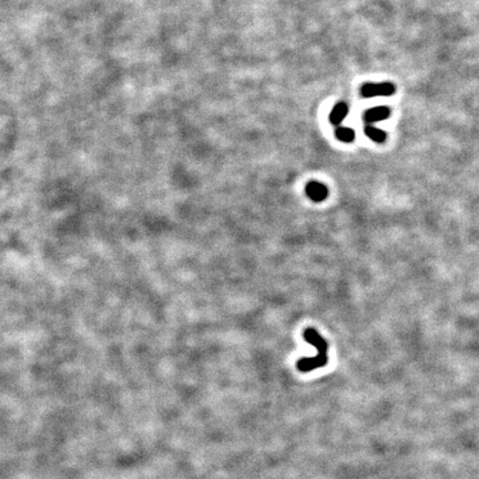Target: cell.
I'll return each instance as SVG.
<instances>
[{"instance_id": "6da1fadb", "label": "cell", "mask_w": 479, "mask_h": 479, "mask_svg": "<svg viewBox=\"0 0 479 479\" xmlns=\"http://www.w3.org/2000/svg\"><path fill=\"white\" fill-rule=\"evenodd\" d=\"M304 338L307 343L315 346L317 356L312 358H302L297 362V368L301 372H310L315 368L325 366L327 363V349L328 345L321 335L314 328H307L304 332Z\"/></svg>"}, {"instance_id": "7a4b0ae2", "label": "cell", "mask_w": 479, "mask_h": 479, "mask_svg": "<svg viewBox=\"0 0 479 479\" xmlns=\"http://www.w3.org/2000/svg\"><path fill=\"white\" fill-rule=\"evenodd\" d=\"M396 91L395 87L391 82H382V83H365L361 88V94L364 98H373L377 95H392Z\"/></svg>"}, {"instance_id": "3957f363", "label": "cell", "mask_w": 479, "mask_h": 479, "mask_svg": "<svg viewBox=\"0 0 479 479\" xmlns=\"http://www.w3.org/2000/svg\"><path fill=\"white\" fill-rule=\"evenodd\" d=\"M307 196L314 202H322L324 201L328 195V190L323 183L312 181L309 182L305 189Z\"/></svg>"}, {"instance_id": "277c9868", "label": "cell", "mask_w": 479, "mask_h": 479, "mask_svg": "<svg viewBox=\"0 0 479 479\" xmlns=\"http://www.w3.org/2000/svg\"><path fill=\"white\" fill-rule=\"evenodd\" d=\"M391 116V110L389 108L386 106H377L374 108H370L364 115L365 121L367 123H374V122H379L383 121Z\"/></svg>"}, {"instance_id": "5b68a950", "label": "cell", "mask_w": 479, "mask_h": 479, "mask_svg": "<svg viewBox=\"0 0 479 479\" xmlns=\"http://www.w3.org/2000/svg\"><path fill=\"white\" fill-rule=\"evenodd\" d=\"M347 113H349V107L344 102H338L333 108V110L329 115V121L334 125H337L346 118Z\"/></svg>"}, {"instance_id": "8992f818", "label": "cell", "mask_w": 479, "mask_h": 479, "mask_svg": "<svg viewBox=\"0 0 479 479\" xmlns=\"http://www.w3.org/2000/svg\"><path fill=\"white\" fill-rule=\"evenodd\" d=\"M365 134H366L370 140H373L377 143H384L387 138L385 131H383L379 128H375L373 127V125H369V124L365 127Z\"/></svg>"}, {"instance_id": "52a82bcc", "label": "cell", "mask_w": 479, "mask_h": 479, "mask_svg": "<svg viewBox=\"0 0 479 479\" xmlns=\"http://www.w3.org/2000/svg\"><path fill=\"white\" fill-rule=\"evenodd\" d=\"M335 135L338 140L350 143L352 141H354L355 139V132L350 128H345V127H339L335 131Z\"/></svg>"}]
</instances>
